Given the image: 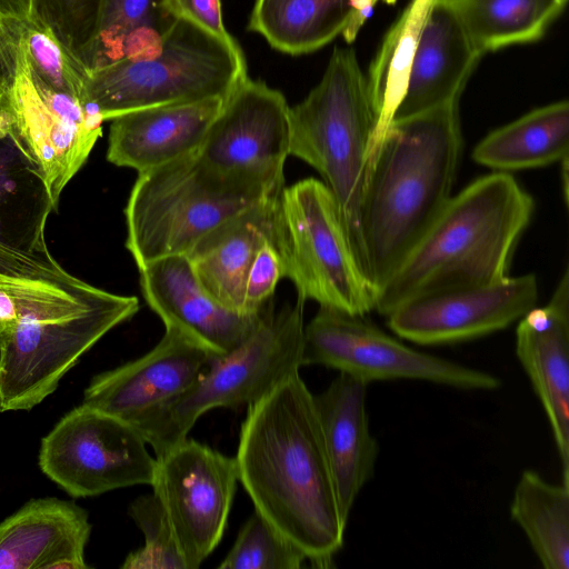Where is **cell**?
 I'll return each instance as SVG.
<instances>
[{"label": "cell", "instance_id": "cell-14", "mask_svg": "<svg viewBox=\"0 0 569 569\" xmlns=\"http://www.w3.org/2000/svg\"><path fill=\"white\" fill-rule=\"evenodd\" d=\"M6 109L39 162L58 207L62 190L101 137L102 118L86 100L44 82L18 42L17 72Z\"/></svg>", "mask_w": 569, "mask_h": 569}, {"label": "cell", "instance_id": "cell-10", "mask_svg": "<svg viewBox=\"0 0 569 569\" xmlns=\"http://www.w3.org/2000/svg\"><path fill=\"white\" fill-rule=\"evenodd\" d=\"M318 365L365 383L420 380L462 390H495L492 373L411 348L369 321L320 307L305 325L301 366Z\"/></svg>", "mask_w": 569, "mask_h": 569}, {"label": "cell", "instance_id": "cell-11", "mask_svg": "<svg viewBox=\"0 0 569 569\" xmlns=\"http://www.w3.org/2000/svg\"><path fill=\"white\" fill-rule=\"evenodd\" d=\"M39 465L72 497L151 485L156 459L130 422L82 403L42 439Z\"/></svg>", "mask_w": 569, "mask_h": 569}, {"label": "cell", "instance_id": "cell-24", "mask_svg": "<svg viewBox=\"0 0 569 569\" xmlns=\"http://www.w3.org/2000/svg\"><path fill=\"white\" fill-rule=\"evenodd\" d=\"M57 209L39 162L8 110H0V247L51 254L44 230L49 214Z\"/></svg>", "mask_w": 569, "mask_h": 569}, {"label": "cell", "instance_id": "cell-25", "mask_svg": "<svg viewBox=\"0 0 569 569\" xmlns=\"http://www.w3.org/2000/svg\"><path fill=\"white\" fill-rule=\"evenodd\" d=\"M375 6L372 0H256L248 29L278 51L303 54L338 34L351 43Z\"/></svg>", "mask_w": 569, "mask_h": 569}, {"label": "cell", "instance_id": "cell-5", "mask_svg": "<svg viewBox=\"0 0 569 569\" xmlns=\"http://www.w3.org/2000/svg\"><path fill=\"white\" fill-rule=\"evenodd\" d=\"M377 127L367 77L355 50L336 48L319 83L291 107L290 156L320 174L338 203L356 253Z\"/></svg>", "mask_w": 569, "mask_h": 569}, {"label": "cell", "instance_id": "cell-8", "mask_svg": "<svg viewBox=\"0 0 569 569\" xmlns=\"http://www.w3.org/2000/svg\"><path fill=\"white\" fill-rule=\"evenodd\" d=\"M246 77L239 46L178 19L154 51L88 73L86 97L107 121L147 108L226 98Z\"/></svg>", "mask_w": 569, "mask_h": 569}, {"label": "cell", "instance_id": "cell-21", "mask_svg": "<svg viewBox=\"0 0 569 569\" xmlns=\"http://www.w3.org/2000/svg\"><path fill=\"white\" fill-rule=\"evenodd\" d=\"M363 381L339 372L313 401L343 519L372 478L379 445L371 435Z\"/></svg>", "mask_w": 569, "mask_h": 569}, {"label": "cell", "instance_id": "cell-15", "mask_svg": "<svg viewBox=\"0 0 569 569\" xmlns=\"http://www.w3.org/2000/svg\"><path fill=\"white\" fill-rule=\"evenodd\" d=\"M533 273L449 288L415 297L387 318L389 329L417 345H449L477 339L519 321L537 306Z\"/></svg>", "mask_w": 569, "mask_h": 569}, {"label": "cell", "instance_id": "cell-34", "mask_svg": "<svg viewBox=\"0 0 569 569\" xmlns=\"http://www.w3.org/2000/svg\"><path fill=\"white\" fill-rule=\"evenodd\" d=\"M99 4L100 0H31L30 18L48 28L79 62L92 38Z\"/></svg>", "mask_w": 569, "mask_h": 569}, {"label": "cell", "instance_id": "cell-17", "mask_svg": "<svg viewBox=\"0 0 569 569\" xmlns=\"http://www.w3.org/2000/svg\"><path fill=\"white\" fill-rule=\"evenodd\" d=\"M212 356L216 355L178 330L166 328L149 352L93 377L82 403L131 423L181 395Z\"/></svg>", "mask_w": 569, "mask_h": 569}, {"label": "cell", "instance_id": "cell-9", "mask_svg": "<svg viewBox=\"0 0 569 569\" xmlns=\"http://www.w3.org/2000/svg\"><path fill=\"white\" fill-rule=\"evenodd\" d=\"M284 278L298 298L349 315L375 310L376 288L356 253L335 197L319 179L284 187L280 197Z\"/></svg>", "mask_w": 569, "mask_h": 569}, {"label": "cell", "instance_id": "cell-2", "mask_svg": "<svg viewBox=\"0 0 569 569\" xmlns=\"http://www.w3.org/2000/svg\"><path fill=\"white\" fill-rule=\"evenodd\" d=\"M254 510L316 567L343 545V519L313 395L299 372L248 406L236 455Z\"/></svg>", "mask_w": 569, "mask_h": 569}, {"label": "cell", "instance_id": "cell-32", "mask_svg": "<svg viewBox=\"0 0 569 569\" xmlns=\"http://www.w3.org/2000/svg\"><path fill=\"white\" fill-rule=\"evenodd\" d=\"M306 553L260 512L249 517L220 569H299Z\"/></svg>", "mask_w": 569, "mask_h": 569}, {"label": "cell", "instance_id": "cell-30", "mask_svg": "<svg viewBox=\"0 0 569 569\" xmlns=\"http://www.w3.org/2000/svg\"><path fill=\"white\" fill-rule=\"evenodd\" d=\"M469 38L485 54L539 40L551 24L539 0H451Z\"/></svg>", "mask_w": 569, "mask_h": 569}, {"label": "cell", "instance_id": "cell-28", "mask_svg": "<svg viewBox=\"0 0 569 569\" xmlns=\"http://www.w3.org/2000/svg\"><path fill=\"white\" fill-rule=\"evenodd\" d=\"M510 515L545 569L569 568V483H551L533 470L522 471Z\"/></svg>", "mask_w": 569, "mask_h": 569}, {"label": "cell", "instance_id": "cell-18", "mask_svg": "<svg viewBox=\"0 0 569 569\" xmlns=\"http://www.w3.org/2000/svg\"><path fill=\"white\" fill-rule=\"evenodd\" d=\"M516 355L540 400L569 483V272L551 299L531 308L516 330Z\"/></svg>", "mask_w": 569, "mask_h": 569}, {"label": "cell", "instance_id": "cell-20", "mask_svg": "<svg viewBox=\"0 0 569 569\" xmlns=\"http://www.w3.org/2000/svg\"><path fill=\"white\" fill-rule=\"evenodd\" d=\"M281 192L227 219L186 253L204 288L228 309L247 313L243 311V288L256 254L268 241L282 244Z\"/></svg>", "mask_w": 569, "mask_h": 569}, {"label": "cell", "instance_id": "cell-37", "mask_svg": "<svg viewBox=\"0 0 569 569\" xmlns=\"http://www.w3.org/2000/svg\"><path fill=\"white\" fill-rule=\"evenodd\" d=\"M17 72V39L9 21L0 19V110L7 108Z\"/></svg>", "mask_w": 569, "mask_h": 569}, {"label": "cell", "instance_id": "cell-35", "mask_svg": "<svg viewBox=\"0 0 569 569\" xmlns=\"http://www.w3.org/2000/svg\"><path fill=\"white\" fill-rule=\"evenodd\" d=\"M284 278L281 244L266 242L256 254L246 277L243 311L261 312L270 302L278 282Z\"/></svg>", "mask_w": 569, "mask_h": 569}, {"label": "cell", "instance_id": "cell-39", "mask_svg": "<svg viewBox=\"0 0 569 569\" xmlns=\"http://www.w3.org/2000/svg\"><path fill=\"white\" fill-rule=\"evenodd\" d=\"M551 22L561 13L567 0H539Z\"/></svg>", "mask_w": 569, "mask_h": 569}, {"label": "cell", "instance_id": "cell-23", "mask_svg": "<svg viewBox=\"0 0 569 569\" xmlns=\"http://www.w3.org/2000/svg\"><path fill=\"white\" fill-rule=\"evenodd\" d=\"M91 525L73 502L34 499L0 523V569H88Z\"/></svg>", "mask_w": 569, "mask_h": 569}, {"label": "cell", "instance_id": "cell-36", "mask_svg": "<svg viewBox=\"0 0 569 569\" xmlns=\"http://www.w3.org/2000/svg\"><path fill=\"white\" fill-rule=\"evenodd\" d=\"M166 3L177 19L190 21L230 46H239L223 24L220 0H166Z\"/></svg>", "mask_w": 569, "mask_h": 569}, {"label": "cell", "instance_id": "cell-29", "mask_svg": "<svg viewBox=\"0 0 569 569\" xmlns=\"http://www.w3.org/2000/svg\"><path fill=\"white\" fill-rule=\"evenodd\" d=\"M433 1H409L387 32L369 68L368 89L378 118L376 146L403 97L415 51Z\"/></svg>", "mask_w": 569, "mask_h": 569}, {"label": "cell", "instance_id": "cell-31", "mask_svg": "<svg viewBox=\"0 0 569 569\" xmlns=\"http://www.w3.org/2000/svg\"><path fill=\"white\" fill-rule=\"evenodd\" d=\"M8 21L32 70L51 87L87 101L88 72L58 38L30 17Z\"/></svg>", "mask_w": 569, "mask_h": 569}, {"label": "cell", "instance_id": "cell-19", "mask_svg": "<svg viewBox=\"0 0 569 569\" xmlns=\"http://www.w3.org/2000/svg\"><path fill=\"white\" fill-rule=\"evenodd\" d=\"M481 56L451 0H435L423 23L406 90L392 121L459 102Z\"/></svg>", "mask_w": 569, "mask_h": 569}, {"label": "cell", "instance_id": "cell-7", "mask_svg": "<svg viewBox=\"0 0 569 569\" xmlns=\"http://www.w3.org/2000/svg\"><path fill=\"white\" fill-rule=\"evenodd\" d=\"M283 188L223 176L196 152L181 157L138 173L124 208L126 248L138 268L186 254L213 228Z\"/></svg>", "mask_w": 569, "mask_h": 569}, {"label": "cell", "instance_id": "cell-33", "mask_svg": "<svg viewBox=\"0 0 569 569\" xmlns=\"http://www.w3.org/2000/svg\"><path fill=\"white\" fill-rule=\"evenodd\" d=\"M129 515L142 531L144 545L127 556L122 569H188L167 512L153 492L134 499Z\"/></svg>", "mask_w": 569, "mask_h": 569}, {"label": "cell", "instance_id": "cell-27", "mask_svg": "<svg viewBox=\"0 0 569 569\" xmlns=\"http://www.w3.org/2000/svg\"><path fill=\"white\" fill-rule=\"evenodd\" d=\"M178 19L166 0H100L92 38L79 62L88 73L154 51Z\"/></svg>", "mask_w": 569, "mask_h": 569}, {"label": "cell", "instance_id": "cell-22", "mask_svg": "<svg viewBox=\"0 0 569 569\" xmlns=\"http://www.w3.org/2000/svg\"><path fill=\"white\" fill-rule=\"evenodd\" d=\"M223 99L147 108L111 119L108 161L141 173L196 152Z\"/></svg>", "mask_w": 569, "mask_h": 569}, {"label": "cell", "instance_id": "cell-4", "mask_svg": "<svg viewBox=\"0 0 569 569\" xmlns=\"http://www.w3.org/2000/svg\"><path fill=\"white\" fill-rule=\"evenodd\" d=\"M533 211L532 197L509 172L476 179L451 196L378 288L375 311L387 317L428 292L503 280Z\"/></svg>", "mask_w": 569, "mask_h": 569}, {"label": "cell", "instance_id": "cell-13", "mask_svg": "<svg viewBox=\"0 0 569 569\" xmlns=\"http://www.w3.org/2000/svg\"><path fill=\"white\" fill-rule=\"evenodd\" d=\"M290 137L284 96L246 77L223 99L196 154L223 176L281 189Z\"/></svg>", "mask_w": 569, "mask_h": 569}, {"label": "cell", "instance_id": "cell-12", "mask_svg": "<svg viewBox=\"0 0 569 569\" xmlns=\"http://www.w3.org/2000/svg\"><path fill=\"white\" fill-rule=\"evenodd\" d=\"M239 482L234 457L183 439L156 457L151 487L161 501L188 569L219 545Z\"/></svg>", "mask_w": 569, "mask_h": 569}, {"label": "cell", "instance_id": "cell-16", "mask_svg": "<svg viewBox=\"0 0 569 569\" xmlns=\"http://www.w3.org/2000/svg\"><path fill=\"white\" fill-rule=\"evenodd\" d=\"M139 269L141 293L166 328L178 330L216 356L240 346L261 323L258 313L221 305L201 283L186 254L169 256Z\"/></svg>", "mask_w": 569, "mask_h": 569}, {"label": "cell", "instance_id": "cell-3", "mask_svg": "<svg viewBox=\"0 0 569 569\" xmlns=\"http://www.w3.org/2000/svg\"><path fill=\"white\" fill-rule=\"evenodd\" d=\"M458 103L392 121L373 150L357 253L376 291L452 196L462 152Z\"/></svg>", "mask_w": 569, "mask_h": 569}, {"label": "cell", "instance_id": "cell-38", "mask_svg": "<svg viewBox=\"0 0 569 569\" xmlns=\"http://www.w3.org/2000/svg\"><path fill=\"white\" fill-rule=\"evenodd\" d=\"M31 0H0V19L23 20L30 17Z\"/></svg>", "mask_w": 569, "mask_h": 569}, {"label": "cell", "instance_id": "cell-1", "mask_svg": "<svg viewBox=\"0 0 569 569\" xmlns=\"http://www.w3.org/2000/svg\"><path fill=\"white\" fill-rule=\"evenodd\" d=\"M67 272L53 257L0 248V411L29 410L107 332L139 311Z\"/></svg>", "mask_w": 569, "mask_h": 569}, {"label": "cell", "instance_id": "cell-6", "mask_svg": "<svg viewBox=\"0 0 569 569\" xmlns=\"http://www.w3.org/2000/svg\"><path fill=\"white\" fill-rule=\"evenodd\" d=\"M305 302L297 298L279 311L270 305L259 327L240 346L212 356L181 395L131 422L156 457L186 439L204 412L250 406L299 372Z\"/></svg>", "mask_w": 569, "mask_h": 569}, {"label": "cell", "instance_id": "cell-26", "mask_svg": "<svg viewBox=\"0 0 569 569\" xmlns=\"http://www.w3.org/2000/svg\"><path fill=\"white\" fill-rule=\"evenodd\" d=\"M569 156V103L535 109L487 134L471 157L500 172L546 167Z\"/></svg>", "mask_w": 569, "mask_h": 569}, {"label": "cell", "instance_id": "cell-40", "mask_svg": "<svg viewBox=\"0 0 569 569\" xmlns=\"http://www.w3.org/2000/svg\"><path fill=\"white\" fill-rule=\"evenodd\" d=\"M375 3H377L379 0H372Z\"/></svg>", "mask_w": 569, "mask_h": 569}]
</instances>
